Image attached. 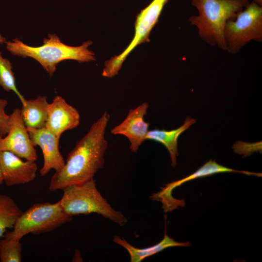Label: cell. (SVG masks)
Returning a JSON list of instances; mask_svg holds the SVG:
<instances>
[{"label": "cell", "instance_id": "cell-1", "mask_svg": "<svg viewBox=\"0 0 262 262\" xmlns=\"http://www.w3.org/2000/svg\"><path fill=\"white\" fill-rule=\"evenodd\" d=\"M110 115L104 112L90 127L68 154L63 168L51 177L49 190H63L94 179L105 164L104 156L108 147L105 137Z\"/></svg>", "mask_w": 262, "mask_h": 262}, {"label": "cell", "instance_id": "cell-2", "mask_svg": "<svg viewBox=\"0 0 262 262\" xmlns=\"http://www.w3.org/2000/svg\"><path fill=\"white\" fill-rule=\"evenodd\" d=\"M198 11L197 15L189 17L195 26L199 37L213 46L225 50L224 31L228 21L234 19L237 14L249 3V0H191Z\"/></svg>", "mask_w": 262, "mask_h": 262}, {"label": "cell", "instance_id": "cell-3", "mask_svg": "<svg viewBox=\"0 0 262 262\" xmlns=\"http://www.w3.org/2000/svg\"><path fill=\"white\" fill-rule=\"evenodd\" d=\"M6 49L12 54L22 57H31L37 61L51 77L60 62L73 60L79 63L95 61L94 53L88 48L90 40L79 46H71L63 43L55 34H49L39 47L29 46L17 38L6 41Z\"/></svg>", "mask_w": 262, "mask_h": 262}, {"label": "cell", "instance_id": "cell-4", "mask_svg": "<svg viewBox=\"0 0 262 262\" xmlns=\"http://www.w3.org/2000/svg\"><path fill=\"white\" fill-rule=\"evenodd\" d=\"M59 201L63 210L70 216L96 213L123 226L128 221L120 212L114 209L98 191L94 179L67 186Z\"/></svg>", "mask_w": 262, "mask_h": 262}, {"label": "cell", "instance_id": "cell-5", "mask_svg": "<svg viewBox=\"0 0 262 262\" xmlns=\"http://www.w3.org/2000/svg\"><path fill=\"white\" fill-rule=\"evenodd\" d=\"M72 217L63 210L59 201L54 203H36L22 213L13 230L3 236L20 240L29 233L39 234L53 230L71 221Z\"/></svg>", "mask_w": 262, "mask_h": 262}, {"label": "cell", "instance_id": "cell-6", "mask_svg": "<svg viewBox=\"0 0 262 262\" xmlns=\"http://www.w3.org/2000/svg\"><path fill=\"white\" fill-rule=\"evenodd\" d=\"M225 50L238 53L251 41H262V6L252 1L227 21L224 31Z\"/></svg>", "mask_w": 262, "mask_h": 262}, {"label": "cell", "instance_id": "cell-7", "mask_svg": "<svg viewBox=\"0 0 262 262\" xmlns=\"http://www.w3.org/2000/svg\"><path fill=\"white\" fill-rule=\"evenodd\" d=\"M168 0H153L137 15L135 22L134 35L128 46L118 55L105 62L102 75L112 78L116 76L128 55L139 45L149 42V34L158 21Z\"/></svg>", "mask_w": 262, "mask_h": 262}, {"label": "cell", "instance_id": "cell-8", "mask_svg": "<svg viewBox=\"0 0 262 262\" xmlns=\"http://www.w3.org/2000/svg\"><path fill=\"white\" fill-rule=\"evenodd\" d=\"M9 123L8 133L0 137V151H9L21 158L36 161V150L23 121L20 109L13 110L9 115Z\"/></svg>", "mask_w": 262, "mask_h": 262}, {"label": "cell", "instance_id": "cell-9", "mask_svg": "<svg viewBox=\"0 0 262 262\" xmlns=\"http://www.w3.org/2000/svg\"><path fill=\"white\" fill-rule=\"evenodd\" d=\"M224 172H237L247 175L253 174V172L239 171L224 166L216 163L214 160L211 159L189 176L166 184L164 187L162 188L160 192L153 194L151 198L154 200L162 202L164 212H171L179 206L183 207L185 205L184 200L177 199L172 196V191L174 188L186 181L196 178Z\"/></svg>", "mask_w": 262, "mask_h": 262}, {"label": "cell", "instance_id": "cell-10", "mask_svg": "<svg viewBox=\"0 0 262 262\" xmlns=\"http://www.w3.org/2000/svg\"><path fill=\"white\" fill-rule=\"evenodd\" d=\"M148 104L145 102L134 109H131L124 120L111 131L114 135H122L130 142V149L136 152L146 140L150 124L144 120Z\"/></svg>", "mask_w": 262, "mask_h": 262}, {"label": "cell", "instance_id": "cell-11", "mask_svg": "<svg viewBox=\"0 0 262 262\" xmlns=\"http://www.w3.org/2000/svg\"><path fill=\"white\" fill-rule=\"evenodd\" d=\"M27 129L33 145L34 147L39 146L42 151L44 163L40 170V174L44 176L52 169L55 172L60 171L66 162L59 150L60 138L56 136L46 127L41 129Z\"/></svg>", "mask_w": 262, "mask_h": 262}, {"label": "cell", "instance_id": "cell-12", "mask_svg": "<svg viewBox=\"0 0 262 262\" xmlns=\"http://www.w3.org/2000/svg\"><path fill=\"white\" fill-rule=\"evenodd\" d=\"M0 168L3 182L7 186L33 181L37 170L35 161H23L21 158L7 151H0Z\"/></svg>", "mask_w": 262, "mask_h": 262}, {"label": "cell", "instance_id": "cell-13", "mask_svg": "<svg viewBox=\"0 0 262 262\" xmlns=\"http://www.w3.org/2000/svg\"><path fill=\"white\" fill-rule=\"evenodd\" d=\"M81 117L76 109L68 104L61 96H56L48 107V118L45 127L60 138L62 133L77 128Z\"/></svg>", "mask_w": 262, "mask_h": 262}, {"label": "cell", "instance_id": "cell-14", "mask_svg": "<svg viewBox=\"0 0 262 262\" xmlns=\"http://www.w3.org/2000/svg\"><path fill=\"white\" fill-rule=\"evenodd\" d=\"M196 122V119L187 116L182 125L170 130L154 129L149 130L146 140H153L163 144L168 150L171 160V165L175 167L176 157L179 155L178 140L180 135Z\"/></svg>", "mask_w": 262, "mask_h": 262}, {"label": "cell", "instance_id": "cell-15", "mask_svg": "<svg viewBox=\"0 0 262 262\" xmlns=\"http://www.w3.org/2000/svg\"><path fill=\"white\" fill-rule=\"evenodd\" d=\"M21 104V116L27 128L41 129L45 127L49 105L46 96H39L35 99H26Z\"/></svg>", "mask_w": 262, "mask_h": 262}, {"label": "cell", "instance_id": "cell-16", "mask_svg": "<svg viewBox=\"0 0 262 262\" xmlns=\"http://www.w3.org/2000/svg\"><path fill=\"white\" fill-rule=\"evenodd\" d=\"M113 241L126 249L130 256L131 262H140L145 258L155 254L165 248L173 246H189V242L180 243L169 237L165 232L164 239L159 243L146 248H139L135 247L124 238L118 236H115Z\"/></svg>", "mask_w": 262, "mask_h": 262}, {"label": "cell", "instance_id": "cell-17", "mask_svg": "<svg viewBox=\"0 0 262 262\" xmlns=\"http://www.w3.org/2000/svg\"><path fill=\"white\" fill-rule=\"evenodd\" d=\"M22 212L10 196L0 194V239L8 229H13Z\"/></svg>", "mask_w": 262, "mask_h": 262}, {"label": "cell", "instance_id": "cell-18", "mask_svg": "<svg viewBox=\"0 0 262 262\" xmlns=\"http://www.w3.org/2000/svg\"><path fill=\"white\" fill-rule=\"evenodd\" d=\"M0 86L7 92L13 91L21 103L26 99L18 90L11 62L3 57L0 51Z\"/></svg>", "mask_w": 262, "mask_h": 262}, {"label": "cell", "instance_id": "cell-19", "mask_svg": "<svg viewBox=\"0 0 262 262\" xmlns=\"http://www.w3.org/2000/svg\"><path fill=\"white\" fill-rule=\"evenodd\" d=\"M22 245L20 240L3 236L0 239V261L21 262Z\"/></svg>", "mask_w": 262, "mask_h": 262}, {"label": "cell", "instance_id": "cell-20", "mask_svg": "<svg viewBox=\"0 0 262 262\" xmlns=\"http://www.w3.org/2000/svg\"><path fill=\"white\" fill-rule=\"evenodd\" d=\"M7 105L6 100L0 98V137L5 136L9 131V115L5 111Z\"/></svg>", "mask_w": 262, "mask_h": 262}, {"label": "cell", "instance_id": "cell-21", "mask_svg": "<svg viewBox=\"0 0 262 262\" xmlns=\"http://www.w3.org/2000/svg\"><path fill=\"white\" fill-rule=\"evenodd\" d=\"M6 39L0 34V44L5 43Z\"/></svg>", "mask_w": 262, "mask_h": 262}, {"label": "cell", "instance_id": "cell-22", "mask_svg": "<svg viewBox=\"0 0 262 262\" xmlns=\"http://www.w3.org/2000/svg\"><path fill=\"white\" fill-rule=\"evenodd\" d=\"M3 183H4L3 180V177H2L1 169L0 168V185H1Z\"/></svg>", "mask_w": 262, "mask_h": 262}, {"label": "cell", "instance_id": "cell-23", "mask_svg": "<svg viewBox=\"0 0 262 262\" xmlns=\"http://www.w3.org/2000/svg\"><path fill=\"white\" fill-rule=\"evenodd\" d=\"M253 1L257 3L261 6H262V0H253Z\"/></svg>", "mask_w": 262, "mask_h": 262}]
</instances>
